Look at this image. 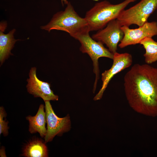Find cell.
<instances>
[{
  "label": "cell",
  "instance_id": "obj_13",
  "mask_svg": "<svg viewBox=\"0 0 157 157\" xmlns=\"http://www.w3.org/2000/svg\"><path fill=\"white\" fill-rule=\"evenodd\" d=\"M45 142L39 139L33 140L24 147L22 156L26 157H47L48 151Z\"/></svg>",
  "mask_w": 157,
  "mask_h": 157
},
{
  "label": "cell",
  "instance_id": "obj_4",
  "mask_svg": "<svg viewBox=\"0 0 157 157\" xmlns=\"http://www.w3.org/2000/svg\"><path fill=\"white\" fill-rule=\"evenodd\" d=\"M90 31H86L78 35L75 39L81 44L80 49L83 53H87L91 59L94 66V72L96 75L93 91L94 92L99 78V70L98 60L101 57L113 59L114 54L106 48L101 42L93 39L89 35Z\"/></svg>",
  "mask_w": 157,
  "mask_h": 157
},
{
  "label": "cell",
  "instance_id": "obj_7",
  "mask_svg": "<svg viewBox=\"0 0 157 157\" xmlns=\"http://www.w3.org/2000/svg\"><path fill=\"white\" fill-rule=\"evenodd\" d=\"M122 26L117 19H113L109 22L106 27L93 35L92 38L105 44L109 51L114 54L117 52L118 43L124 36Z\"/></svg>",
  "mask_w": 157,
  "mask_h": 157
},
{
  "label": "cell",
  "instance_id": "obj_3",
  "mask_svg": "<svg viewBox=\"0 0 157 157\" xmlns=\"http://www.w3.org/2000/svg\"><path fill=\"white\" fill-rule=\"evenodd\" d=\"M137 0H125L116 4L107 1L96 3L86 13L84 17L90 31L104 28L110 21L117 19L120 13L130 3Z\"/></svg>",
  "mask_w": 157,
  "mask_h": 157
},
{
  "label": "cell",
  "instance_id": "obj_12",
  "mask_svg": "<svg viewBox=\"0 0 157 157\" xmlns=\"http://www.w3.org/2000/svg\"><path fill=\"white\" fill-rule=\"evenodd\" d=\"M45 107L40 104L36 114L34 116L28 115L26 117L28 121V131L31 133H38L42 138H44L46 135L47 129L45 127L46 123Z\"/></svg>",
  "mask_w": 157,
  "mask_h": 157
},
{
  "label": "cell",
  "instance_id": "obj_11",
  "mask_svg": "<svg viewBox=\"0 0 157 157\" xmlns=\"http://www.w3.org/2000/svg\"><path fill=\"white\" fill-rule=\"evenodd\" d=\"M7 27L6 23H1L0 25V61L1 65L9 56L12 54L11 52L14 44L18 40L15 39L14 34L15 31L14 29L8 33L5 34L3 32Z\"/></svg>",
  "mask_w": 157,
  "mask_h": 157
},
{
  "label": "cell",
  "instance_id": "obj_17",
  "mask_svg": "<svg viewBox=\"0 0 157 157\" xmlns=\"http://www.w3.org/2000/svg\"><path fill=\"white\" fill-rule=\"evenodd\" d=\"M62 3L63 4V2H64L65 4H67L69 2L67 0H61Z\"/></svg>",
  "mask_w": 157,
  "mask_h": 157
},
{
  "label": "cell",
  "instance_id": "obj_15",
  "mask_svg": "<svg viewBox=\"0 0 157 157\" xmlns=\"http://www.w3.org/2000/svg\"><path fill=\"white\" fill-rule=\"evenodd\" d=\"M6 114L3 107H0V135L2 134L4 136H7L8 134L9 127L8 122L4 119L6 117Z\"/></svg>",
  "mask_w": 157,
  "mask_h": 157
},
{
  "label": "cell",
  "instance_id": "obj_8",
  "mask_svg": "<svg viewBox=\"0 0 157 157\" xmlns=\"http://www.w3.org/2000/svg\"><path fill=\"white\" fill-rule=\"evenodd\" d=\"M121 29L124 32V36L118 46L120 48H123L129 45L140 44L146 38H152L157 35V22H147L135 29L122 26Z\"/></svg>",
  "mask_w": 157,
  "mask_h": 157
},
{
  "label": "cell",
  "instance_id": "obj_14",
  "mask_svg": "<svg viewBox=\"0 0 157 157\" xmlns=\"http://www.w3.org/2000/svg\"><path fill=\"white\" fill-rule=\"evenodd\" d=\"M140 44L145 50L144 55L145 61L147 64H150L157 61V42L152 38L147 37L142 40Z\"/></svg>",
  "mask_w": 157,
  "mask_h": 157
},
{
  "label": "cell",
  "instance_id": "obj_16",
  "mask_svg": "<svg viewBox=\"0 0 157 157\" xmlns=\"http://www.w3.org/2000/svg\"><path fill=\"white\" fill-rule=\"evenodd\" d=\"M0 156L1 157H6L5 148L4 147H1L0 150Z\"/></svg>",
  "mask_w": 157,
  "mask_h": 157
},
{
  "label": "cell",
  "instance_id": "obj_10",
  "mask_svg": "<svg viewBox=\"0 0 157 157\" xmlns=\"http://www.w3.org/2000/svg\"><path fill=\"white\" fill-rule=\"evenodd\" d=\"M29 78L26 87L28 92L35 97L42 98L44 101H57L58 95L55 94L51 89L50 84L40 80L36 75V68L32 67L29 73Z\"/></svg>",
  "mask_w": 157,
  "mask_h": 157
},
{
  "label": "cell",
  "instance_id": "obj_6",
  "mask_svg": "<svg viewBox=\"0 0 157 157\" xmlns=\"http://www.w3.org/2000/svg\"><path fill=\"white\" fill-rule=\"evenodd\" d=\"M44 102L47 127L44 139L46 143L51 141L56 135H60L69 131L71 128V121L68 115L63 118L58 117L55 113L50 101Z\"/></svg>",
  "mask_w": 157,
  "mask_h": 157
},
{
  "label": "cell",
  "instance_id": "obj_2",
  "mask_svg": "<svg viewBox=\"0 0 157 157\" xmlns=\"http://www.w3.org/2000/svg\"><path fill=\"white\" fill-rule=\"evenodd\" d=\"M67 5L64 11L55 14L50 22L46 25L41 26V29L49 32L53 30L63 31L74 39L83 32L89 31L85 18L79 16L70 3Z\"/></svg>",
  "mask_w": 157,
  "mask_h": 157
},
{
  "label": "cell",
  "instance_id": "obj_5",
  "mask_svg": "<svg viewBox=\"0 0 157 157\" xmlns=\"http://www.w3.org/2000/svg\"><path fill=\"white\" fill-rule=\"evenodd\" d=\"M157 8V0H141L130 8L123 10L117 18L122 26L132 24L140 26L147 22L150 16Z\"/></svg>",
  "mask_w": 157,
  "mask_h": 157
},
{
  "label": "cell",
  "instance_id": "obj_9",
  "mask_svg": "<svg viewBox=\"0 0 157 157\" xmlns=\"http://www.w3.org/2000/svg\"><path fill=\"white\" fill-rule=\"evenodd\" d=\"M113 63L111 67L105 71L101 74L102 87L94 99H100L110 80L114 76L131 65L133 62L131 55L127 53H120L117 52L114 54Z\"/></svg>",
  "mask_w": 157,
  "mask_h": 157
},
{
  "label": "cell",
  "instance_id": "obj_1",
  "mask_svg": "<svg viewBox=\"0 0 157 157\" xmlns=\"http://www.w3.org/2000/svg\"><path fill=\"white\" fill-rule=\"evenodd\" d=\"M124 91L129 105L137 112L157 115V68L134 64L124 77Z\"/></svg>",
  "mask_w": 157,
  "mask_h": 157
}]
</instances>
